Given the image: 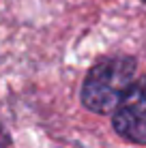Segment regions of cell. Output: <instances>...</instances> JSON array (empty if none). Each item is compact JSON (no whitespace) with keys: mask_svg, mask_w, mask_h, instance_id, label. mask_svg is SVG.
<instances>
[{"mask_svg":"<svg viewBox=\"0 0 146 148\" xmlns=\"http://www.w3.org/2000/svg\"><path fill=\"white\" fill-rule=\"evenodd\" d=\"M138 79V60L127 54L105 56L88 69L80 86V103L99 116H112Z\"/></svg>","mask_w":146,"mask_h":148,"instance_id":"cell-1","label":"cell"},{"mask_svg":"<svg viewBox=\"0 0 146 148\" xmlns=\"http://www.w3.org/2000/svg\"><path fill=\"white\" fill-rule=\"evenodd\" d=\"M114 133L135 146H146V75L135 79L133 88L112 114Z\"/></svg>","mask_w":146,"mask_h":148,"instance_id":"cell-2","label":"cell"},{"mask_svg":"<svg viewBox=\"0 0 146 148\" xmlns=\"http://www.w3.org/2000/svg\"><path fill=\"white\" fill-rule=\"evenodd\" d=\"M11 133H9L7 131V127L2 125V122H0V148H9L11 146Z\"/></svg>","mask_w":146,"mask_h":148,"instance_id":"cell-3","label":"cell"},{"mask_svg":"<svg viewBox=\"0 0 146 148\" xmlns=\"http://www.w3.org/2000/svg\"><path fill=\"white\" fill-rule=\"evenodd\" d=\"M140 2H144V4H146V0H140Z\"/></svg>","mask_w":146,"mask_h":148,"instance_id":"cell-4","label":"cell"}]
</instances>
